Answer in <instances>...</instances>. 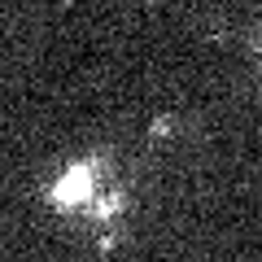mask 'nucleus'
<instances>
[{"label":"nucleus","mask_w":262,"mask_h":262,"mask_svg":"<svg viewBox=\"0 0 262 262\" xmlns=\"http://www.w3.org/2000/svg\"><path fill=\"white\" fill-rule=\"evenodd\" d=\"M53 196H57V206H75L83 196H92V166H70L66 179L53 188Z\"/></svg>","instance_id":"f257e3e1"}]
</instances>
